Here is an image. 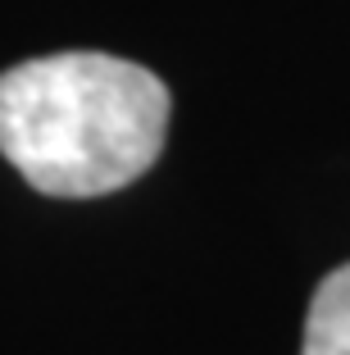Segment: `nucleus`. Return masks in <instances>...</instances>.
Wrapping results in <instances>:
<instances>
[{"label": "nucleus", "mask_w": 350, "mask_h": 355, "mask_svg": "<svg viewBox=\"0 0 350 355\" xmlns=\"http://www.w3.org/2000/svg\"><path fill=\"white\" fill-rule=\"evenodd\" d=\"M300 355H350V264L332 269L314 287Z\"/></svg>", "instance_id": "nucleus-2"}, {"label": "nucleus", "mask_w": 350, "mask_h": 355, "mask_svg": "<svg viewBox=\"0 0 350 355\" xmlns=\"http://www.w3.org/2000/svg\"><path fill=\"white\" fill-rule=\"evenodd\" d=\"M168 87L132 60L64 51L0 73V155L42 196L91 200L159 159Z\"/></svg>", "instance_id": "nucleus-1"}]
</instances>
